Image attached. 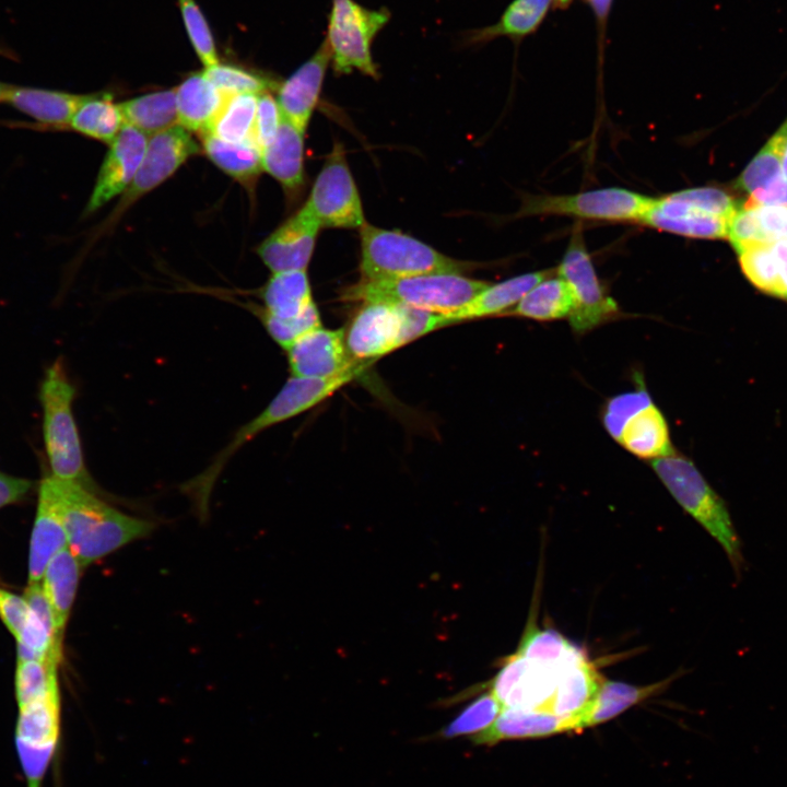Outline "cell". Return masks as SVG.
Wrapping results in <instances>:
<instances>
[{
    "label": "cell",
    "instance_id": "obj_1",
    "mask_svg": "<svg viewBox=\"0 0 787 787\" xmlns=\"http://www.w3.org/2000/svg\"><path fill=\"white\" fill-rule=\"evenodd\" d=\"M56 501L68 545L82 567L151 533L154 524L129 516L80 483L44 479Z\"/></svg>",
    "mask_w": 787,
    "mask_h": 787
},
{
    "label": "cell",
    "instance_id": "obj_2",
    "mask_svg": "<svg viewBox=\"0 0 787 787\" xmlns=\"http://www.w3.org/2000/svg\"><path fill=\"white\" fill-rule=\"evenodd\" d=\"M366 365L368 363L328 378L291 376L263 411L237 431L211 465L188 482L186 490L196 495L202 505L224 466L244 444L265 430L318 406L356 378Z\"/></svg>",
    "mask_w": 787,
    "mask_h": 787
},
{
    "label": "cell",
    "instance_id": "obj_3",
    "mask_svg": "<svg viewBox=\"0 0 787 787\" xmlns=\"http://www.w3.org/2000/svg\"><path fill=\"white\" fill-rule=\"evenodd\" d=\"M649 465L679 505L721 545L740 577L744 557L730 513L694 462L676 451Z\"/></svg>",
    "mask_w": 787,
    "mask_h": 787
},
{
    "label": "cell",
    "instance_id": "obj_4",
    "mask_svg": "<svg viewBox=\"0 0 787 787\" xmlns=\"http://www.w3.org/2000/svg\"><path fill=\"white\" fill-rule=\"evenodd\" d=\"M489 284L459 273L360 280L342 291L341 299L359 304H399L445 316L463 307Z\"/></svg>",
    "mask_w": 787,
    "mask_h": 787
},
{
    "label": "cell",
    "instance_id": "obj_5",
    "mask_svg": "<svg viewBox=\"0 0 787 787\" xmlns=\"http://www.w3.org/2000/svg\"><path fill=\"white\" fill-rule=\"evenodd\" d=\"M445 327L442 315L391 303H364L344 330L350 356L375 361L418 338Z\"/></svg>",
    "mask_w": 787,
    "mask_h": 787
},
{
    "label": "cell",
    "instance_id": "obj_6",
    "mask_svg": "<svg viewBox=\"0 0 787 787\" xmlns=\"http://www.w3.org/2000/svg\"><path fill=\"white\" fill-rule=\"evenodd\" d=\"M361 280L377 281L432 273L462 274L467 263L443 255L427 244L367 222L360 228Z\"/></svg>",
    "mask_w": 787,
    "mask_h": 787
},
{
    "label": "cell",
    "instance_id": "obj_7",
    "mask_svg": "<svg viewBox=\"0 0 787 787\" xmlns=\"http://www.w3.org/2000/svg\"><path fill=\"white\" fill-rule=\"evenodd\" d=\"M736 210L733 199L718 188H689L654 198L641 223L691 238L724 239Z\"/></svg>",
    "mask_w": 787,
    "mask_h": 787
},
{
    "label": "cell",
    "instance_id": "obj_8",
    "mask_svg": "<svg viewBox=\"0 0 787 787\" xmlns=\"http://www.w3.org/2000/svg\"><path fill=\"white\" fill-rule=\"evenodd\" d=\"M75 389L61 361L45 375L40 399L44 408V438L55 478L72 481L89 489L78 428L72 414Z\"/></svg>",
    "mask_w": 787,
    "mask_h": 787
},
{
    "label": "cell",
    "instance_id": "obj_9",
    "mask_svg": "<svg viewBox=\"0 0 787 787\" xmlns=\"http://www.w3.org/2000/svg\"><path fill=\"white\" fill-rule=\"evenodd\" d=\"M390 16L387 8L368 9L354 0H331L324 40L337 75L359 71L373 79L378 78L372 44Z\"/></svg>",
    "mask_w": 787,
    "mask_h": 787
},
{
    "label": "cell",
    "instance_id": "obj_10",
    "mask_svg": "<svg viewBox=\"0 0 787 787\" xmlns=\"http://www.w3.org/2000/svg\"><path fill=\"white\" fill-rule=\"evenodd\" d=\"M653 199L619 187L573 195H529L517 216L566 215L595 221L641 222Z\"/></svg>",
    "mask_w": 787,
    "mask_h": 787
},
{
    "label": "cell",
    "instance_id": "obj_11",
    "mask_svg": "<svg viewBox=\"0 0 787 787\" xmlns=\"http://www.w3.org/2000/svg\"><path fill=\"white\" fill-rule=\"evenodd\" d=\"M556 274L569 287L572 330L584 334L620 315L618 303L607 294L585 245L582 228H574Z\"/></svg>",
    "mask_w": 787,
    "mask_h": 787
},
{
    "label": "cell",
    "instance_id": "obj_12",
    "mask_svg": "<svg viewBox=\"0 0 787 787\" xmlns=\"http://www.w3.org/2000/svg\"><path fill=\"white\" fill-rule=\"evenodd\" d=\"M304 205L320 227L360 230L366 223L341 144L334 143Z\"/></svg>",
    "mask_w": 787,
    "mask_h": 787
},
{
    "label": "cell",
    "instance_id": "obj_13",
    "mask_svg": "<svg viewBox=\"0 0 787 787\" xmlns=\"http://www.w3.org/2000/svg\"><path fill=\"white\" fill-rule=\"evenodd\" d=\"M200 146L190 131L175 125L150 137L141 165L108 222L113 223L139 198L169 178Z\"/></svg>",
    "mask_w": 787,
    "mask_h": 787
},
{
    "label": "cell",
    "instance_id": "obj_14",
    "mask_svg": "<svg viewBox=\"0 0 787 787\" xmlns=\"http://www.w3.org/2000/svg\"><path fill=\"white\" fill-rule=\"evenodd\" d=\"M285 351L291 376L296 377L328 378L367 363L350 356L344 329L322 326L301 337Z\"/></svg>",
    "mask_w": 787,
    "mask_h": 787
},
{
    "label": "cell",
    "instance_id": "obj_15",
    "mask_svg": "<svg viewBox=\"0 0 787 787\" xmlns=\"http://www.w3.org/2000/svg\"><path fill=\"white\" fill-rule=\"evenodd\" d=\"M146 136L125 125L109 143L101 165L85 213H92L128 188L133 180L146 150Z\"/></svg>",
    "mask_w": 787,
    "mask_h": 787
},
{
    "label": "cell",
    "instance_id": "obj_16",
    "mask_svg": "<svg viewBox=\"0 0 787 787\" xmlns=\"http://www.w3.org/2000/svg\"><path fill=\"white\" fill-rule=\"evenodd\" d=\"M320 225L303 205L273 231L257 248V254L272 273L306 270Z\"/></svg>",
    "mask_w": 787,
    "mask_h": 787
},
{
    "label": "cell",
    "instance_id": "obj_17",
    "mask_svg": "<svg viewBox=\"0 0 787 787\" xmlns=\"http://www.w3.org/2000/svg\"><path fill=\"white\" fill-rule=\"evenodd\" d=\"M329 64L330 52L324 40L314 55L278 86L277 102L282 116L304 133Z\"/></svg>",
    "mask_w": 787,
    "mask_h": 787
},
{
    "label": "cell",
    "instance_id": "obj_18",
    "mask_svg": "<svg viewBox=\"0 0 787 787\" xmlns=\"http://www.w3.org/2000/svg\"><path fill=\"white\" fill-rule=\"evenodd\" d=\"M579 730L578 715L565 717L541 710L502 708L496 719L486 729L471 736L470 740L474 744L491 745L504 740L539 738Z\"/></svg>",
    "mask_w": 787,
    "mask_h": 787
},
{
    "label": "cell",
    "instance_id": "obj_19",
    "mask_svg": "<svg viewBox=\"0 0 787 787\" xmlns=\"http://www.w3.org/2000/svg\"><path fill=\"white\" fill-rule=\"evenodd\" d=\"M84 97L56 90L9 85L3 102L32 117L43 129L66 130Z\"/></svg>",
    "mask_w": 787,
    "mask_h": 787
},
{
    "label": "cell",
    "instance_id": "obj_20",
    "mask_svg": "<svg viewBox=\"0 0 787 787\" xmlns=\"http://www.w3.org/2000/svg\"><path fill=\"white\" fill-rule=\"evenodd\" d=\"M68 545L56 501L45 480L39 488L36 519L31 538L28 580L39 583L51 559Z\"/></svg>",
    "mask_w": 787,
    "mask_h": 787
},
{
    "label": "cell",
    "instance_id": "obj_21",
    "mask_svg": "<svg viewBox=\"0 0 787 787\" xmlns=\"http://www.w3.org/2000/svg\"><path fill=\"white\" fill-rule=\"evenodd\" d=\"M551 274L554 272L541 270L516 275L495 284L490 283L463 307L443 316L446 326L493 315H505L532 286Z\"/></svg>",
    "mask_w": 787,
    "mask_h": 787
},
{
    "label": "cell",
    "instance_id": "obj_22",
    "mask_svg": "<svg viewBox=\"0 0 787 787\" xmlns=\"http://www.w3.org/2000/svg\"><path fill=\"white\" fill-rule=\"evenodd\" d=\"M304 134L282 116L274 140L261 152L262 169L277 179L289 196L304 185Z\"/></svg>",
    "mask_w": 787,
    "mask_h": 787
},
{
    "label": "cell",
    "instance_id": "obj_23",
    "mask_svg": "<svg viewBox=\"0 0 787 787\" xmlns=\"http://www.w3.org/2000/svg\"><path fill=\"white\" fill-rule=\"evenodd\" d=\"M175 92L179 125L200 136L209 130L227 96L207 78L203 71L190 74L175 89Z\"/></svg>",
    "mask_w": 787,
    "mask_h": 787
},
{
    "label": "cell",
    "instance_id": "obj_24",
    "mask_svg": "<svg viewBox=\"0 0 787 787\" xmlns=\"http://www.w3.org/2000/svg\"><path fill=\"white\" fill-rule=\"evenodd\" d=\"M618 443L632 455L649 461L676 453L666 418L654 402L625 423Z\"/></svg>",
    "mask_w": 787,
    "mask_h": 787
},
{
    "label": "cell",
    "instance_id": "obj_25",
    "mask_svg": "<svg viewBox=\"0 0 787 787\" xmlns=\"http://www.w3.org/2000/svg\"><path fill=\"white\" fill-rule=\"evenodd\" d=\"M552 4L553 0H513L494 24L467 32L465 44L484 45L500 37L518 44L537 32Z\"/></svg>",
    "mask_w": 787,
    "mask_h": 787
},
{
    "label": "cell",
    "instance_id": "obj_26",
    "mask_svg": "<svg viewBox=\"0 0 787 787\" xmlns=\"http://www.w3.org/2000/svg\"><path fill=\"white\" fill-rule=\"evenodd\" d=\"M672 679L649 685H633L603 678L592 700L578 715L580 729L616 717L633 705L663 691Z\"/></svg>",
    "mask_w": 787,
    "mask_h": 787
},
{
    "label": "cell",
    "instance_id": "obj_27",
    "mask_svg": "<svg viewBox=\"0 0 787 787\" xmlns=\"http://www.w3.org/2000/svg\"><path fill=\"white\" fill-rule=\"evenodd\" d=\"M82 565L69 545L48 563L43 575V588L54 613L56 632L62 634L77 595Z\"/></svg>",
    "mask_w": 787,
    "mask_h": 787
},
{
    "label": "cell",
    "instance_id": "obj_28",
    "mask_svg": "<svg viewBox=\"0 0 787 787\" xmlns=\"http://www.w3.org/2000/svg\"><path fill=\"white\" fill-rule=\"evenodd\" d=\"M266 314L279 319L295 318L315 302L306 270L272 273L261 290Z\"/></svg>",
    "mask_w": 787,
    "mask_h": 787
},
{
    "label": "cell",
    "instance_id": "obj_29",
    "mask_svg": "<svg viewBox=\"0 0 787 787\" xmlns=\"http://www.w3.org/2000/svg\"><path fill=\"white\" fill-rule=\"evenodd\" d=\"M15 743L40 749H56L60 732V694L55 689L47 696L19 707Z\"/></svg>",
    "mask_w": 787,
    "mask_h": 787
},
{
    "label": "cell",
    "instance_id": "obj_30",
    "mask_svg": "<svg viewBox=\"0 0 787 787\" xmlns=\"http://www.w3.org/2000/svg\"><path fill=\"white\" fill-rule=\"evenodd\" d=\"M207 156L245 187H252L262 171L261 150L252 140L228 142L212 134L200 136Z\"/></svg>",
    "mask_w": 787,
    "mask_h": 787
},
{
    "label": "cell",
    "instance_id": "obj_31",
    "mask_svg": "<svg viewBox=\"0 0 787 787\" xmlns=\"http://www.w3.org/2000/svg\"><path fill=\"white\" fill-rule=\"evenodd\" d=\"M572 306L568 285L561 277L551 274L532 286L505 315L550 321L568 318Z\"/></svg>",
    "mask_w": 787,
    "mask_h": 787
},
{
    "label": "cell",
    "instance_id": "obj_32",
    "mask_svg": "<svg viewBox=\"0 0 787 787\" xmlns=\"http://www.w3.org/2000/svg\"><path fill=\"white\" fill-rule=\"evenodd\" d=\"M125 125L120 105L106 93H95L85 95L69 129L109 144Z\"/></svg>",
    "mask_w": 787,
    "mask_h": 787
},
{
    "label": "cell",
    "instance_id": "obj_33",
    "mask_svg": "<svg viewBox=\"0 0 787 787\" xmlns=\"http://www.w3.org/2000/svg\"><path fill=\"white\" fill-rule=\"evenodd\" d=\"M119 105L125 124L145 136L168 129L178 121L175 89L137 96Z\"/></svg>",
    "mask_w": 787,
    "mask_h": 787
},
{
    "label": "cell",
    "instance_id": "obj_34",
    "mask_svg": "<svg viewBox=\"0 0 787 787\" xmlns=\"http://www.w3.org/2000/svg\"><path fill=\"white\" fill-rule=\"evenodd\" d=\"M740 266L747 279L760 291L787 299L782 265L772 243H755L738 251Z\"/></svg>",
    "mask_w": 787,
    "mask_h": 787
},
{
    "label": "cell",
    "instance_id": "obj_35",
    "mask_svg": "<svg viewBox=\"0 0 787 787\" xmlns=\"http://www.w3.org/2000/svg\"><path fill=\"white\" fill-rule=\"evenodd\" d=\"M258 95L251 93L227 95L205 133L228 142L252 140Z\"/></svg>",
    "mask_w": 787,
    "mask_h": 787
},
{
    "label": "cell",
    "instance_id": "obj_36",
    "mask_svg": "<svg viewBox=\"0 0 787 787\" xmlns=\"http://www.w3.org/2000/svg\"><path fill=\"white\" fill-rule=\"evenodd\" d=\"M584 651L552 629H539L530 622L516 651L521 657L538 662L557 663Z\"/></svg>",
    "mask_w": 787,
    "mask_h": 787
},
{
    "label": "cell",
    "instance_id": "obj_37",
    "mask_svg": "<svg viewBox=\"0 0 787 787\" xmlns=\"http://www.w3.org/2000/svg\"><path fill=\"white\" fill-rule=\"evenodd\" d=\"M58 662L47 660H19L15 674V693L19 707L47 696L58 688Z\"/></svg>",
    "mask_w": 787,
    "mask_h": 787
},
{
    "label": "cell",
    "instance_id": "obj_38",
    "mask_svg": "<svg viewBox=\"0 0 787 787\" xmlns=\"http://www.w3.org/2000/svg\"><path fill=\"white\" fill-rule=\"evenodd\" d=\"M502 705L489 691L466 706L446 727L433 738L453 739L461 736H473L486 729L500 715Z\"/></svg>",
    "mask_w": 787,
    "mask_h": 787
},
{
    "label": "cell",
    "instance_id": "obj_39",
    "mask_svg": "<svg viewBox=\"0 0 787 787\" xmlns=\"http://www.w3.org/2000/svg\"><path fill=\"white\" fill-rule=\"evenodd\" d=\"M633 390L611 397L603 406L601 421L608 434L618 442L625 423L639 410L653 403L642 376L636 375Z\"/></svg>",
    "mask_w": 787,
    "mask_h": 787
},
{
    "label": "cell",
    "instance_id": "obj_40",
    "mask_svg": "<svg viewBox=\"0 0 787 787\" xmlns=\"http://www.w3.org/2000/svg\"><path fill=\"white\" fill-rule=\"evenodd\" d=\"M782 142V134L777 131L743 171L738 187L752 193L783 176Z\"/></svg>",
    "mask_w": 787,
    "mask_h": 787
},
{
    "label": "cell",
    "instance_id": "obj_41",
    "mask_svg": "<svg viewBox=\"0 0 787 787\" xmlns=\"http://www.w3.org/2000/svg\"><path fill=\"white\" fill-rule=\"evenodd\" d=\"M207 78L225 95L261 94L275 86L272 80L237 66L218 63L205 68Z\"/></svg>",
    "mask_w": 787,
    "mask_h": 787
},
{
    "label": "cell",
    "instance_id": "obj_42",
    "mask_svg": "<svg viewBox=\"0 0 787 787\" xmlns=\"http://www.w3.org/2000/svg\"><path fill=\"white\" fill-rule=\"evenodd\" d=\"M190 43L205 68L219 63L215 43L203 13L195 0H178Z\"/></svg>",
    "mask_w": 787,
    "mask_h": 787
},
{
    "label": "cell",
    "instance_id": "obj_43",
    "mask_svg": "<svg viewBox=\"0 0 787 787\" xmlns=\"http://www.w3.org/2000/svg\"><path fill=\"white\" fill-rule=\"evenodd\" d=\"M261 321L269 336L286 350L307 332L322 326L320 314L314 303L305 313L291 319H279L261 314Z\"/></svg>",
    "mask_w": 787,
    "mask_h": 787
},
{
    "label": "cell",
    "instance_id": "obj_44",
    "mask_svg": "<svg viewBox=\"0 0 787 787\" xmlns=\"http://www.w3.org/2000/svg\"><path fill=\"white\" fill-rule=\"evenodd\" d=\"M282 121V114L270 92L258 95L257 109L254 122L252 140L261 152L274 140Z\"/></svg>",
    "mask_w": 787,
    "mask_h": 787
},
{
    "label": "cell",
    "instance_id": "obj_45",
    "mask_svg": "<svg viewBox=\"0 0 787 787\" xmlns=\"http://www.w3.org/2000/svg\"><path fill=\"white\" fill-rule=\"evenodd\" d=\"M738 252L755 243H770L760 225L754 209L743 204L729 219L728 237Z\"/></svg>",
    "mask_w": 787,
    "mask_h": 787
},
{
    "label": "cell",
    "instance_id": "obj_46",
    "mask_svg": "<svg viewBox=\"0 0 787 787\" xmlns=\"http://www.w3.org/2000/svg\"><path fill=\"white\" fill-rule=\"evenodd\" d=\"M28 613L30 607L24 597L0 588V618L15 638L22 632Z\"/></svg>",
    "mask_w": 787,
    "mask_h": 787
},
{
    "label": "cell",
    "instance_id": "obj_47",
    "mask_svg": "<svg viewBox=\"0 0 787 787\" xmlns=\"http://www.w3.org/2000/svg\"><path fill=\"white\" fill-rule=\"evenodd\" d=\"M751 208L754 209L760 225L770 243L785 237L787 232V207L756 205Z\"/></svg>",
    "mask_w": 787,
    "mask_h": 787
},
{
    "label": "cell",
    "instance_id": "obj_48",
    "mask_svg": "<svg viewBox=\"0 0 787 787\" xmlns=\"http://www.w3.org/2000/svg\"><path fill=\"white\" fill-rule=\"evenodd\" d=\"M744 204L749 207H787V179H785L784 176H780L770 185L753 191L750 193V199Z\"/></svg>",
    "mask_w": 787,
    "mask_h": 787
},
{
    "label": "cell",
    "instance_id": "obj_49",
    "mask_svg": "<svg viewBox=\"0 0 787 787\" xmlns=\"http://www.w3.org/2000/svg\"><path fill=\"white\" fill-rule=\"evenodd\" d=\"M31 488L27 480L13 478L0 472V507L22 498Z\"/></svg>",
    "mask_w": 787,
    "mask_h": 787
},
{
    "label": "cell",
    "instance_id": "obj_50",
    "mask_svg": "<svg viewBox=\"0 0 787 787\" xmlns=\"http://www.w3.org/2000/svg\"><path fill=\"white\" fill-rule=\"evenodd\" d=\"M591 8L595 14L599 35L603 36L606 23L612 7L613 0H585Z\"/></svg>",
    "mask_w": 787,
    "mask_h": 787
},
{
    "label": "cell",
    "instance_id": "obj_51",
    "mask_svg": "<svg viewBox=\"0 0 787 787\" xmlns=\"http://www.w3.org/2000/svg\"><path fill=\"white\" fill-rule=\"evenodd\" d=\"M778 131L782 134V174L785 179H787V120L786 122L778 129Z\"/></svg>",
    "mask_w": 787,
    "mask_h": 787
},
{
    "label": "cell",
    "instance_id": "obj_52",
    "mask_svg": "<svg viewBox=\"0 0 787 787\" xmlns=\"http://www.w3.org/2000/svg\"><path fill=\"white\" fill-rule=\"evenodd\" d=\"M0 56L15 59L14 52L3 45H0Z\"/></svg>",
    "mask_w": 787,
    "mask_h": 787
},
{
    "label": "cell",
    "instance_id": "obj_53",
    "mask_svg": "<svg viewBox=\"0 0 787 787\" xmlns=\"http://www.w3.org/2000/svg\"><path fill=\"white\" fill-rule=\"evenodd\" d=\"M573 0H553L554 8L566 9Z\"/></svg>",
    "mask_w": 787,
    "mask_h": 787
},
{
    "label": "cell",
    "instance_id": "obj_54",
    "mask_svg": "<svg viewBox=\"0 0 787 787\" xmlns=\"http://www.w3.org/2000/svg\"><path fill=\"white\" fill-rule=\"evenodd\" d=\"M782 272H783V280H784V285H785L786 296H787V266L782 265Z\"/></svg>",
    "mask_w": 787,
    "mask_h": 787
},
{
    "label": "cell",
    "instance_id": "obj_55",
    "mask_svg": "<svg viewBox=\"0 0 787 787\" xmlns=\"http://www.w3.org/2000/svg\"><path fill=\"white\" fill-rule=\"evenodd\" d=\"M8 86L7 84L0 83V102H3Z\"/></svg>",
    "mask_w": 787,
    "mask_h": 787
}]
</instances>
